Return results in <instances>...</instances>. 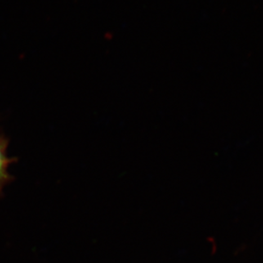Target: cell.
I'll return each mask as SVG.
<instances>
[{
    "label": "cell",
    "mask_w": 263,
    "mask_h": 263,
    "mask_svg": "<svg viewBox=\"0 0 263 263\" xmlns=\"http://www.w3.org/2000/svg\"><path fill=\"white\" fill-rule=\"evenodd\" d=\"M8 145V139L0 134V193L13 179L10 175V167L15 162V158L9 157Z\"/></svg>",
    "instance_id": "obj_1"
}]
</instances>
